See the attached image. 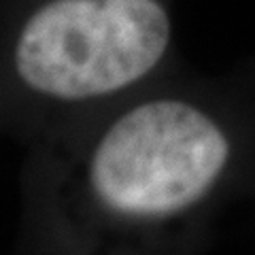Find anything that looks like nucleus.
<instances>
[{"label": "nucleus", "instance_id": "1", "mask_svg": "<svg viewBox=\"0 0 255 255\" xmlns=\"http://www.w3.org/2000/svg\"><path fill=\"white\" fill-rule=\"evenodd\" d=\"M38 147L36 215L53 253L159 255L219 194L241 134L221 87L174 68Z\"/></svg>", "mask_w": 255, "mask_h": 255}, {"label": "nucleus", "instance_id": "2", "mask_svg": "<svg viewBox=\"0 0 255 255\" xmlns=\"http://www.w3.org/2000/svg\"><path fill=\"white\" fill-rule=\"evenodd\" d=\"M174 70V0H0V124L47 142Z\"/></svg>", "mask_w": 255, "mask_h": 255}]
</instances>
